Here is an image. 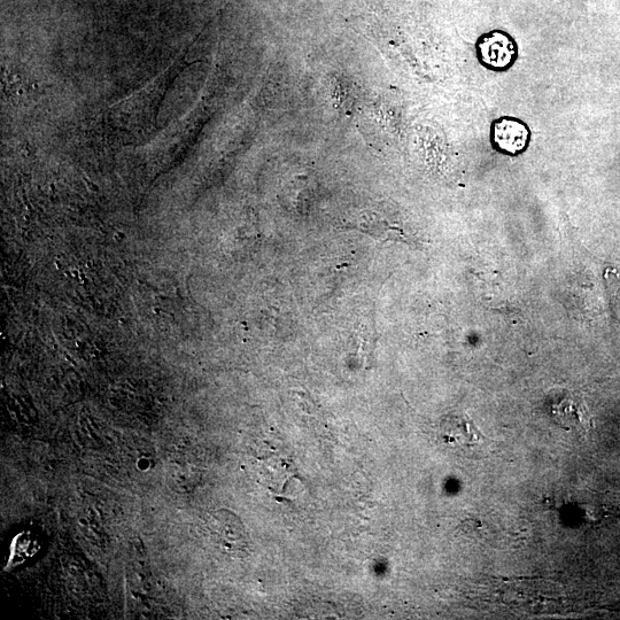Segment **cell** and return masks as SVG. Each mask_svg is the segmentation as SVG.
Returning a JSON list of instances; mask_svg holds the SVG:
<instances>
[{
    "label": "cell",
    "instance_id": "obj_1",
    "mask_svg": "<svg viewBox=\"0 0 620 620\" xmlns=\"http://www.w3.org/2000/svg\"><path fill=\"white\" fill-rule=\"evenodd\" d=\"M475 49L480 66L495 73L510 71L519 57V48L515 38L501 29H494L480 35Z\"/></svg>",
    "mask_w": 620,
    "mask_h": 620
},
{
    "label": "cell",
    "instance_id": "obj_3",
    "mask_svg": "<svg viewBox=\"0 0 620 620\" xmlns=\"http://www.w3.org/2000/svg\"><path fill=\"white\" fill-rule=\"evenodd\" d=\"M532 142V131L522 119L503 115L495 119L490 127L492 149L506 157L515 158L524 154Z\"/></svg>",
    "mask_w": 620,
    "mask_h": 620
},
{
    "label": "cell",
    "instance_id": "obj_4",
    "mask_svg": "<svg viewBox=\"0 0 620 620\" xmlns=\"http://www.w3.org/2000/svg\"><path fill=\"white\" fill-rule=\"evenodd\" d=\"M550 416L561 429L568 432L586 433L592 418L583 399L573 393L562 395L549 406Z\"/></svg>",
    "mask_w": 620,
    "mask_h": 620
},
{
    "label": "cell",
    "instance_id": "obj_2",
    "mask_svg": "<svg viewBox=\"0 0 620 620\" xmlns=\"http://www.w3.org/2000/svg\"><path fill=\"white\" fill-rule=\"evenodd\" d=\"M207 527L222 549L231 557L244 558L250 552V539L242 519L228 509L209 513Z\"/></svg>",
    "mask_w": 620,
    "mask_h": 620
},
{
    "label": "cell",
    "instance_id": "obj_5",
    "mask_svg": "<svg viewBox=\"0 0 620 620\" xmlns=\"http://www.w3.org/2000/svg\"><path fill=\"white\" fill-rule=\"evenodd\" d=\"M440 436L444 443L451 446L462 448L476 447L485 434L478 429V426L467 415H452L445 418L441 424Z\"/></svg>",
    "mask_w": 620,
    "mask_h": 620
}]
</instances>
